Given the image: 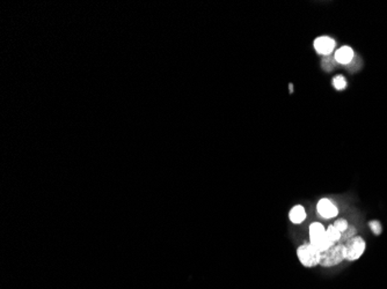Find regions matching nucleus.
Wrapping results in <instances>:
<instances>
[{
    "label": "nucleus",
    "instance_id": "nucleus-1",
    "mask_svg": "<svg viewBox=\"0 0 387 289\" xmlns=\"http://www.w3.org/2000/svg\"><path fill=\"white\" fill-rule=\"evenodd\" d=\"M344 260H347V248L344 244L336 243L330 246L327 251L321 252L320 266L324 269H330V267H335L343 263Z\"/></svg>",
    "mask_w": 387,
    "mask_h": 289
},
{
    "label": "nucleus",
    "instance_id": "nucleus-2",
    "mask_svg": "<svg viewBox=\"0 0 387 289\" xmlns=\"http://www.w3.org/2000/svg\"><path fill=\"white\" fill-rule=\"evenodd\" d=\"M309 232V243L315 246L320 252L327 251L334 243L329 240L326 234V228L322 223L312 222L308 227Z\"/></svg>",
    "mask_w": 387,
    "mask_h": 289
},
{
    "label": "nucleus",
    "instance_id": "nucleus-3",
    "mask_svg": "<svg viewBox=\"0 0 387 289\" xmlns=\"http://www.w3.org/2000/svg\"><path fill=\"white\" fill-rule=\"evenodd\" d=\"M297 258L306 269H313L320 265L321 252L311 243H304L297 249Z\"/></svg>",
    "mask_w": 387,
    "mask_h": 289
},
{
    "label": "nucleus",
    "instance_id": "nucleus-4",
    "mask_svg": "<svg viewBox=\"0 0 387 289\" xmlns=\"http://www.w3.org/2000/svg\"><path fill=\"white\" fill-rule=\"evenodd\" d=\"M347 248V260L356 261L364 255L366 250V242L362 236H354L347 241L344 244Z\"/></svg>",
    "mask_w": 387,
    "mask_h": 289
},
{
    "label": "nucleus",
    "instance_id": "nucleus-5",
    "mask_svg": "<svg viewBox=\"0 0 387 289\" xmlns=\"http://www.w3.org/2000/svg\"><path fill=\"white\" fill-rule=\"evenodd\" d=\"M317 212L324 220L334 219L339 215V208L328 198H321L317 204Z\"/></svg>",
    "mask_w": 387,
    "mask_h": 289
},
{
    "label": "nucleus",
    "instance_id": "nucleus-6",
    "mask_svg": "<svg viewBox=\"0 0 387 289\" xmlns=\"http://www.w3.org/2000/svg\"><path fill=\"white\" fill-rule=\"evenodd\" d=\"M336 42L334 38L329 36H320L314 40V49L319 55L323 56H330L332 52L335 50Z\"/></svg>",
    "mask_w": 387,
    "mask_h": 289
},
{
    "label": "nucleus",
    "instance_id": "nucleus-7",
    "mask_svg": "<svg viewBox=\"0 0 387 289\" xmlns=\"http://www.w3.org/2000/svg\"><path fill=\"white\" fill-rule=\"evenodd\" d=\"M354 57H355V52H354L353 47L348 46H341L340 49L336 50L334 56L336 62L341 65H349L354 61Z\"/></svg>",
    "mask_w": 387,
    "mask_h": 289
},
{
    "label": "nucleus",
    "instance_id": "nucleus-8",
    "mask_svg": "<svg viewBox=\"0 0 387 289\" xmlns=\"http://www.w3.org/2000/svg\"><path fill=\"white\" fill-rule=\"evenodd\" d=\"M306 217H307V213H306L305 207L303 205H294L289 212V220L293 225H302L306 220Z\"/></svg>",
    "mask_w": 387,
    "mask_h": 289
},
{
    "label": "nucleus",
    "instance_id": "nucleus-9",
    "mask_svg": "<svg viewBox=\"0 0 387 289\" xmlns=\"http://www.w3.org/2000/svg\"><path fill=\"white\" fill-rule=\"evenodd\" d=\"M326 234H327V236H328L329 240L332 241L334 244L340 242L341 238H342V232L339 231L333 225H330L326 228Z\"/></svg>",
    "mask_w": 387,
    "mask_h": 289
},
{
    "label": "nucleus",
    "instance_id": "nucleus-10",
    "mask_svg": "<svg viewBox=\"0 0 387 289\" xmlns=\"http://www.w3.org/2000/svg\"><path fill=\"white\" fill-rule=\"evenodd\" d=\"M336 64H338V62H336L335 58L332 57V56H326V57H323L322 61H321V67H322V70L326 71V72H332V71L335 68Z\"/></svg>",
    "mask_w": 387,
    "mask_h": 289
},
{
    "label": "nucleus",
    "instance_id": "nucleus-11",
    "mask_svg": "<svg viewBox=\"0 0 387 289\" xmlns=\"http://www.w3.org/2000/svg\"><path fill=\"white\" fill-rule=\"evenodd\" d=\"M333 86H334L336 91H344L347 88L348 82L343 76H336L333 79Z\"/></svg>",
    "mask_w": 387,
    "mask_h": 289
},
{
    "label": "nucleus",
    "instance_id": "nucleus-12",
    "mask_svg": "<svg viewBox=\"0 0 387 289\" xmlns=\"http://www.w3.org/2000/svg\"><path fill=\"white\" fill-rule=\"evenodd\" d=\"M368 226L374 236H379V235H382L383 226L380 221H378V220H371V221L368 223Z\"/></svg>",
    "mask_w": 387,
    "mask_h": 289
},
{
    "label": "nucleus",
    "instance_id": "nucleus-13",
    "mask_svg": "<svg viewBox=\"0 0 387 289\" xmlns=\"http://www.w3.org/2000/svg\"><path fill=\"white\" fill-rule=\"evenodd\" d=\"M333 226H334V227L338 229L339 231H341L342 234H344V232L347 231L348 229H349V227H350L349 222H348L345 219H343V217H340V219H336L335 222L333 223Z\"/></svg>",
    "mask_w": 387,
    "mask_h": 289
},
{
    "label": "nucleus",
    "instance_id": "nucleus-14",
    "mask_svg": "<svg viewBox=\"0 0 387 289\" xmlns=\"http://www.w3.org/2000/svg\"><path fill=\"white\" fill-rule=\"evenodd\" d=\"M289 87H290V93H293V86H292V83H290V85H289Z\"/></svg>",
    "mask_w": 387,
    "mask_h": 289
}]
</instances>
